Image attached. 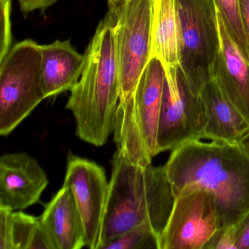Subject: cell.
I'll return each mask as SVG.
<instances>
[{
  "label": "cell",
  "instance_id": "cell-3",
  "mask_svg": "<svg viewBox=\"0 0 249 249\" xmlns=\"http://www.w3.org/2000/svg\"><path fill=\"white\" fill-rule=\"evenodd\" d=\"M84 55L82 74L71 90L66 108L73 115L77 136L100 147L113 133L120 96L114 33L108 16L99 24Z\"/></svg>",
  "mask_w": 249,
  "mask_h": 249
},
{
  "label": "cell",
  "instance_id": "cell-23",
  "mask_svg": "<svg viewBox=\"0 0 249 249\" xmlns=\"http://www.w3.org/2000/svg\"><path fill=\"white\" fill-rule=\"evenodd\" d=\"M57 0H18L20 8L23 14H27L36 10L45 11L52 6Z\"/></svg>",
  "mask_w": 249,
  "mask_h": 249
},
{
  "label": "cell",
  "instance_id": "cell-26",
  "mask_svg": "<svg viewBox=\"0 0 249 249\" xmlns=\"http://www.w3.org/2000/svg\"><path fill=\"white\" fill-rule=\"evenodd\" d=\"M237 144L249 160V132L240 140V142Z\"/></svg>",
  "mask_w": 249,
  "mask_h": 249
},
{
  "label": "cell",
  "instance_id": "cell-7",
  "mask_svg": "<svg viewBox=\"0 0 249 249\" xmlns=\"http://www.w3.org/2000/svg\"><path fill=\"white\" fill-rule=\"evenodd\" d=\"M107 15L114 33L122 101L133 92L151 59V0H128Z\"/></svg>",
  "mask_w": 249,
  "mask_h": 249
},
{
  "label": "cell",
  "instance_id": "cell-19",
  "mask_svg": "<svg viewBox=\"0 0 249 249\" xmlns=\"http://www.w3.org/2000/svg\"><path fill=\"white\" fill-rule=\"evenodd\" d=\"M158 236L147 225L132 229L103 249H158Z\"/></svg>",
  "mask_w": 249,
  "mask_h": 249
},
{
  "label": "cell",
  "instance_id": "cell-11",
  "mask_svg": "<svg viewBox=\"0 0 249 249\" xmlns=\"http://www.w3.org/2000/svg\"><path fill=\"white\" fill-rule=\"evenodd\" d=\"M48 184L46 172L27 153H9L0 158V208L27 209L40 201Z\"/></svg>",
  "mask_w": 249,
  "mask_h": 249
},
{
  "label": "cell",
  "instance_id": "cell-9",
  "mask_svg": "<svg viewBox=\"0 0 249 249\" xmlns=\"http://www.w3.org/2000/svg\"><path fill=\"white\" fill-rule=\"evenodd\" d=\"M218 228L213 196L203 189H192L175 199L158 249H204Z\"/></svg>",
  "mask_w": 249,
  "mask_h": 249
},
{
  "label": "cell",
  "instance_id": "cell-1",
  "mask_svg": "<svg viewBox=\"0 0 249 249\" xmlns=\"http://www.w3.org/2000/svg\"><path fill=\"white\" fill-rule=\"evenodd\" d=\"M164 167L175 199L196 189L212 195L219 228L249 212V160L238 144L189 141L171 151Z\"/></svg>",
  "mask_w": 249,
  "mask_h": 249
},
{
  "label": "cell",
  "instance_id": "cell-6",
  "mask_svg": "<svg viewBox=\"0 0 249 249\" xmlns=\"http://www.w3.org/2000/svg\"><path fill=\"white\" fill-rule=\"evenodd\" d=\"M40 46L25 40L0 59V134L8 136L45 100Z\"/></svg>",
  "mask_w": 249,
  "mask_h": 249
},
{
  "label": "cell",
  "instance_id": "cell-14",
  "mask_svg": "<svg viewBox=\"0 0 249 249\" xmlns=\"http://www.w3.org/2000/svg\"><path fill=\"white\" fill-rule=\"evenodd\" d=\"M40 221L55 249L87 247L85 231L73 194L63 185L46 205Z\"/></svg>",
  "mask_w": 249,
  "mask_h": 249
},
{
  "label": "cell",
  "instance_id": "cell-17",
  "mask_svg": "<svg viewBox=\"0 0 249 249\" xmlns=\"http://www.w3.org/2000/svg\"><path fill=\"white\" fill-rule=\"evenodd\" d=\"M39 217L0 208V249H28Z\"/></svg>",
  "mask_w": 249,
  "mask_h": 249
},
{
  "label": "cell",
  "instance_id": "cell-24",
  "mask_svg": "<svg viewBox=\"0 0 249 249\" xmlns=\"http://www.w3.org/2000/svg\"><path fill=\"white\" fill-rule=\"evenodd\" d=\"M240 18L249 53V0H239Z\"/></svg>",
  "mask_w": 249,
  "mask_h": 249
},
{
  "label": "cell",
  "instance_id": "cell-21",
  "mask_svg": "<svg viewBox=\"0 0 249 249\" xmlns=\"http://www.w3.org/2000/svg\"><path fill=\"white\" fill-rule=\"evenodd\" d=\"M235 226L218 229L204 249H237Z\"/></svg>",
  "mask_w": 249,
  "mask_h": 249
},
{
  "label": "cell",
  "instance_id": "cell-13",
  "mask_svg": "<svg viewBox=\"0 0 249 249\" xmlns=\"http://www.w3.org/2000/svg\"><path fill=\"white\" fill-rule=\"evenodd\" d=\"M205 116L202 139L237 144L249 132V122L236 109L213 79L199 92Z\"/></svg>",
  "mask_w": 249,
  "mask_h": 249
},
{
  "label": "cell",
  "instance_id": "cell-25",
  "mask_svg": "<svg viewBox=\"0 0 249 249\" xmlns=\"http://www.w3.org/2000/svg\"><path fill=\"white\" fill-rule=\"evenodd\" d=\"M109 11H116L122 8L128 0H107Z\"/></svg>",
  "mask_w": 249,
  "mask_h": 249
},
{
  "label": "cell",
  "instance_id": "cell-2",
  "mask_svg": "<svg viewBox=\"0 0 249 249\" xmlns=\"http://www.w3.org/2000/svg\"><path fill=\"white\" fill-rule=\"evenodd\" d=\"M97 249L135 227L147 225L160 237L175 196L164 167L140 165L115 153Z\"/></svg>",
  "mask_w": 249,
  "mask_h": 249
},
{
  "label": "cell",
  "instance_id": "cell-5",
  "mask_svg": "<svg viewBox=\"0 0 249 249\" xmlns=\"http://www.w3.org/2000/svg\"><path fill=\"white\" fill-rule=\"evenodd\" d=\"M179 68L191 89L199 94L213 78L221 37L214 0H176Z\"/></svg>",
  "mask_w": 249,
  "mask_h": 249
},
{
  "label": "cell",
  "instance_id": "cell-4",
  "mask_svg": "<svg viewBox=\"0 0 249 249\" xmlns=\"http://www.w3.org/2000/svg\"><path fill=\"white\" fill-rule=\"evenodd\" d=\"M165 71L161 61L151 58L133 92L119 101L113 136L116 152L140 165L151 164L157 152V136Z\"/></svg>",
  "mask_w": 249,
  "mask_h": 249
},
{
  "label": "cell",
  "instance_id": "cell-8",
  "mask_svg": "<svg viewBox=\"0 0 249 249\" xmlns=\"http://www.w3.org/2000/svg\"><path fill=\"white\" fill-rule=\"evenodd\" d=\"M165 81L157 136V152L172 151L202 140L205 116L199 94L191 89L179 65L165 67Z\"/></svg>",
  "mask_w": 249,
  "mask_h": 249
},
{
  "label": "cell",
  "instance_id": "cell-10",
  "mask_svg": "<svg viewBox=\"0 0 249 249\" xmlns=\"http://www.w3.org/2000/svg\"><path fill=\"white\" fill-rule=\"evenodd\" d=\"M65 186L73 194L85 231L87 247L97 249L108 194L109 183L103 167L70 153Z\"/></svg>",
  "mask_w": 249,
  "mask_h": 249
},
{
  "label": "cell",
  "instance_id": "cell-15",
  "mask_svg": "<svg viewBox=\"0 0 249 249\" xmlns=\"http://www.w3.org/2000/svg\"><path fill=\"white\" fill-rule=\"evenodd\" d=\"M42 86L45 97L71 91L81 78L85 55L78 53L69 40L40 46Z\"/></svg>",
  "mask_w": 249,
  "mask_h": 249
},
{
  "label": "cell",
  "instance_id": "cell-20",
  "mask_svg": "<svg viewBox=\"0 0 249 249\" xmlns=\"http://www.w3.org/2000/svg\"><path fill=\"white\" fill-rule=\"evenodd\" d=\"M0 2H1L0 59H2L12 46L11 22V0H0Z\"/></svg>",
  "mask_w": 249,
  "mask_h": 249
},
{
  "label": "cell",
  "instance_id": "cell-22",
  "mask_svg": "<svg viewBox=\"0 0 249 249\" xmlns=\"http://www.w3.org/2000/svg\"><path fill=\"white\" fill-rule=\"evenodd\" d=\"M234 226L237 249H249V211Z\"/></svg>",
  "mask_w": 249,
  "mask_h": 249
},
{
  "label": "cell",
  "instance_id": "cell-18",
  "mask_svg": "<svg viewBox=\"0 0 249 249\" xmlns=\"http://www.w3.org/2000/svg\"><path fill=\"white\" fill-rule=\"evenodd\" d=\"M214 2L229 34L249 60V49L240 18L239 0H214Z\"/></svg>",
  "mask_w": 249,
  "mask_h": 249
},
{
  "label": "cell",
  "instance_id": "cell-16",
  "mask_svg": "<svg viewBox=\"0 0 249 249\" xmlns=\"http://www.w3.org/2000/svg\"><path fill=\"white\" fill-rule=\"evenodd\" d=\"M153 57L161 61L164 68L179 65L176 0H151V58Z\"/></svg>",
  "mask_w": 249,
  "mask_h": 249
},
{
  "label": "cell",
  "instance_id": "cell-12",
  "mask_svg": "<svg viewBox=\"0 0 249 249\" xmlns=\"http://www.w3.org/2000/svg\"><path fill=\"white\" fill-rule=\"evenodd\" d=\"M218 20L221 44L213 79L249 122V60L229 34L218 12Z\"/></svg>",
  "mask_w": 249,
  "mask_h": 249
}]
</instances>
